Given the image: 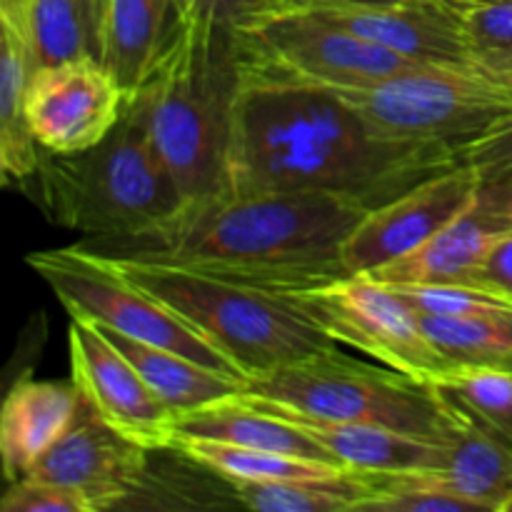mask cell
I'll use <instances>...</instances> for the list:
<instances>
[{
  "instance_id": "6da1fadb",
  "label": "cell",
  "mask_w": 512,
  "mask_h": 512,
  "mask_svg": "<svg viewBox=\"0 0 512 512\" xmlns=\"http://www.w3.org/2000/svg\"><path fill=\"white\" fill-rule=\"evenodd\" d=\"M460 163L448 150L385 138L338 90L245 63L228 193H318L375 210Z\"/></svg>"
},
{
  "instance_id": "7a4b0ae2",
  "label": "cell",
  "mask_w": 512,
  "mask_h": 512,
  "mask_svg": "<svg viewBox=\"0 0 512 512\" xmlns=\"http://www.w3.org/2000/svg\"><path fill=\"white\" fill-rule=\"evenodd\" d=\"M368 210L318 193H223L190 203L155 233L83 240L108 258L158 263L305 295L348 278L343 245Z\"/></svg>"
},
{
  "instance_id": "3957f363",
  "label": "cell",
  "mask_w": 512,
  "mask_h": 512,
  "mask_svg": "<svg viewBox=\"0 0 512 512\" xmlns=\"http://www.w3.org/2000/svg\"><path fill=\"white\" fill-rule=\"evenodd\" d=\"M240 30L183 20L140 95L150 140L185 203L228 193L235 103L245 80Z\"/></svg>"
},
{
  "instance_id": "277c9868",
  "label": "cell",
  "mask_w": 512,
  "mask_h": 512,
  "mask_svg": "<svg viewBox=\"0 0 512 512\" xmlns=\"http://www.w3.org/2000/svg\"><path fill=\"white\" fill-rule=\"evenodd\" d=\"M30 180L43 213L85 240L143 238L188 205L150 140L138 93L125 98L123 115L98 145L73 155L43 150Z\"/></svg>"
},
{
  "instance_id": "5b68a950",
  "label": "cell",
  "mask_w": 512,
  "mask_h": 512,
  "mask_svg": "<svg viewBox=\"0 0 512 512\" xmlns=\"http://www.w3.org/2000/svg\"><path fill=\"white\" fill-rule=\"evenodd\" d=\"M100 258L173 308L240 370L245 383L338 348L300 295L253 288L173 265Z\"/></svg>"
},
{
  "instance_id": "8992f818",
  "label": "cell",
  "mask_w": 512,
  "mask_h": 512,
  "mask_svg": "<svg viewBox=\"0 0 512 512\" xmlns=\"http://www.w3.org/2000/svg\"><path fill=\"white\" fill-rule=\"evenodd\" d=\"M245 390L318 418L383 425L433 443H443L453 403L435 385L365 363L340 348L248 380Z\"/></svg>"
},
{
  "instance_id": "52a82bcc",
  "label": "cell",
  "mask_w": 512,
  "mask_h": 512,
  "mask_svg": "<svg viewBox=\"0 0 512 512\" xmlns=\"http://www.w3.org/2000/svg\"><path fill=\"white\" fill-rule=\"evenodd\" d=\"M338 93L385 138L448 150L460 160L512 113L510 95L468 65H413Z\"/></svg>"
},
{
  "instance_id": "ba28073f",
  "label": "cell",
  "mask_w": 512,
  "mask_h": 512,
  "mask_svg": "<svg viewBox=\"0 0 512 512\" xmlns=\"http://www.w3.org/2000/svg\"><path fill=\"white\" fill-rule=\"evenodd\" d=\"M25 263L45 280L70 318H83L103 328L118 330L140 343L168 348L200 365L245 380L240 370L190 328L173 308L130 283L100 255L80 245L60 250H38Z\"/></svg>"
},
{
  "instance_id": "9c48e42d",
  "label": "cell",
  "mask_w": 512,
  "mask_h": 512,
  "mask_svg": "<svg viewBox=\"0 0 512 512\" xmlns=\"http://www.w3.org/2000/svg\"><path fill=\"white\" fill-rule=\"evenodd\" d=\"M248 65L330 90L365 88L408 70L413 60L330 23L313 10H280L243 33Z\"/></svg>"
},
{
  "instance_id": "30bf717a",
  "label": "cell",
  "mask_w": 512,
  "mask_h": 512,
  "mask_svg": "<svg viewBox=\"0 0 512 512\" xmlns=\"http://www.w3.org/2000/svg\"><path fill=\"white\" fill-rule=\"evenodd\" d=\"M300 298L335 343L360 350L395 373L438 388L455 370L428 338L418 313L390 285L348 275Z\"/></svg>"
},
{
  "instance_id": "8fae6325",
  "label": "cell",
  "mask_w": 512,
  "mask_h": 512,
  "mask_svg": "<svg viewBox=\"0 0 512 512\" xmlns=\"http://www.w3.org/2000/svg\"><path fill=\"white\" fill-rule=\"evenodd\" d=\"M480 173L460 163L368 210L343 245L348 275H373L433 243L478 193Z\"/></svg>"
},
{
  "instance_id": "7c38bea8",
  "label": "cell",
  "mask_w": 512,
  "mask_h": 512,
  "mask_svg": "<svg viewBox=\"0 0 512 512\" xmlns=\"http://www.w3.org/2000/svg\"><path fill=\"white\" fill-rule=\"evenodd\" d=\"M150 453L105 423L80 395L65 433L28 475L78 495L88 512L120 510L143 485Z\"/></svg>"
},
{
  "instance_id": "4fadbf2b",
  "label": "cell",
  "mask_w": 512,
  "mask_h": 512,
  "mask_svg": "<svg viewBox=\"0 0 512 512\" xmlns=\"http://www.w3.org/2000/svg\"><path fill=\"white\" fill-rule=\"evenodd\" d=\"M125 98L100 60H68L30 75L25 115L45 153L73 155L98 145L113 130Z\"/></svg>"
},
{
  "instance_id": "5bb4252c",
  "label": "cell",
  "mask_w": 512,
  "mask_h": 512,
  "mask_svg": "<svg viewBox=\"0 0 512 512\" xmlns=\"http://www.w3.org/2000/svg\"><path fill=\"white\" fill-rule=\"evenodd\" d=\"M70 378L100 418L148 450L175 440V415L90 320L70 318Z\"/></svg>"
},
{
  "instance_id": "9a60e30c",
  "label": "cell",
  "mask_w": 512,
  "mask_h": 512,
  "mask_svg": "<svg viewBox=\"0 0 512 512\" xmlns=\"http://www.w3.org/2000/svg\"><path fill=\"white\" fill-rule=\"evenodd\" d=\"M512 235V175L483 178L475 198L430 245L368 278L385 285L470 283L480 265Z\"/></svg>"
},
{
  "instance_id": "2e32d148",
  "label": "cell",
  "mask_w": 512,
  "mask_h": 512,
  "mask_svg": "<svg viewBox=\"0 0 512 512\" xmlns=\"http://www.w3.org/2000/svg\"><path fill=\"white\" fill-rule=\"evenodd\" d=\"M465 8L460 0H403L385 8L313 10L413 63L468 65Z\"/></svg>"
},
{
  "instance_id": "e0dca14e",
  "label": "cell",
  "mask_w": 512,
  "mask_h": 512,
  "mask_svg": "<svg viewBox=\"0 0 512 512\" xmlns=\"http://www.w3.org/2000/svg\"><path fill=\"white\" fill-rule=\"evenodd\" d=\"M240 398L278 418L288 420L295 428L308 433L333 463L355 473H410V470H435L443 460V445L433 440L415 438L383 425L343 423V420L318 418L298 408H288L275 400L240 390Z\"/></svg>"
},
{
  "instance_id": "ac0fdd59",
  "label": "cell",
  "mask_w": 512,
  "mask_h": 512,
  "mask_svg": "<svg viewBox=\"0 0 512 512\" xmlns=\"http://www.w3.org/2000/svg\"><path fill=\"white\" fill-rule=\"evenodd\" d=\"M453 400V398H450ZM440 468L430 478L448 493L473 503L478 510L510 512L512 505V443L473 413L450 403L448 430L443 435Z\"/></svg>"
},
{
  "instance_id": "d6986e66",
  "label": "cell",
  "mask_w": 512,
  "mask_h": 512,
  "mask_svg": "<svg viewBox=\"0 0 512 512\" xmlns=\"http://www.w3.org/2000/svg\"><path fill=\"white\" fill-rule=\"evenodd\" d=\"M78 400L80 390L73 378H20L10 388L0 413V458L8 483L25 478L65 433Z\"/></svg>"
},
{
  "instance_id": "ffe728a7",
  "label": "cell",
  "mask_w": 512,
  "mask_h": 512,
  "mask_svg": "<svg viewBox=\"0 0 512 512\" xmlns=\"http://www.w3.org/2000/svg\"><path fill=\"white\" fill-rule=\"evenodd\" d=\"M180 25L175 0H108L103 65L125 95L148 83Z\"/></svg>"
},
{
  "instance_id": "44dd1931",
  "label": "cell",
  "mask_w": 512,
  "mask_h": 512,
  "mask_svg": "<svg viewBox=\"0 0 512 512\" xmlns=\"http://www.w3.org/2000/svg\"><path fill=\"white\" fill-rule=\"evenodd\" d=\"M175 438L218 440V443L243 445V448L253 450H273V453L333 463L308 433L295 428L288 420L248 403L245 398H240V393L228 400H220V403L178 415Z\"/></svg>"
},
{
  "instance_id": "7402d4cb",
  "label": "cell",
  "mask_w": 512,
  "mask_h": 512,
  "mask_svg": "<svg viewBox=\"0 0 512 512\" xmlns=\"http://www.w3.org/2000/svg\"><path fill=\"white\" fill-rule=\"evenodd\" d=\"M98 328L133 363L140 378L173 410L175 418L190 413V410L233 398V395H238L245 388V380L220 373V370L208 368V365L195 363V360L173 353V350L140 343V340L128 338V335L118 333V330L103 328V325H98Z\"/></svg>"
},
{
  "instance_id": "603a6c76",
  "label": "cell",
  "mask_w": 512,
  "mask_h": 512,
  "mask_svg": "<svg viewBox=\"0 0 512 512\" xmlns=\"http://www.w3.org/2000/svg\"><path fill=\"white\" fill-rule=\"evenodd\" d=\"M108 0H30L23 35L30 70L68 60L103 63Z\"/></svg>"
},
{
  "instance_id": "cb8c5ba5",
  "label": "cell",
  "mask_w": 512,
  "mask_h": 512,
  "mask_svg": "<svg viewBox=\"0 0 512 512\" xmlns=\"http://www.w3.org/2000/svg\"><path fill=\"white\" fill-rule=\"evenodd\" d=\"M3 28L0 58V175L3 183H25L40 168L43 148L25 115V93L30 83V53L25 35L13 25Z\"/></svg>"
},
{
  "instance_id": "d4e9b609",
  "label": "cell",
  "mask_w": 512,
  "mask_h": 512,
  "mask_svg": "<svg viewBox=\"0 0 512 512\" xmlns=\"http://www.w3.org/2000/svg\"><path fill=\"white\" fill-rule=\"evenodd\" d=\"M418 318L435 348L455 370L512 373V308L465 318Z\"/></svg>"
},
{
  "instance_id": "484cf974",
  "label": "cell",
  "mask_w": 512,
  "mask_h": 512,
  "mask_svg": "<svg viewBox=\"0 0 512 512\" xmlns=\"http://www.w3.org/2000/svg\"><path fill=\"white\" fill-rule=\"evenodd\" d=\"M240 508L255 512H345L360 510L373 488L365 473L348 470L320 480H273L248 483L228 480Z\"/></svg>"
},
{
  "instance_id": "4316f807",
  "label": "cell",
  "mask_w": 512,
  "mask_h": 512,
  "mask_svg": "<svg viewBox=\"0 0 512 512\" xmlns=\"http://www.w3.org/2000/svg\"><path fill=\"white\" fill-rule=\"evenodd\" d=\"M170 448L180 450L225 480L273 483V480H320L348 473L343 465L325 463V460L298 458V455L273 453V450H253L205 438H175Z\"/></svg>"
},
{
  "instance_id": "83f0119b",
  "label": "cell",
  "mask_w": 512,
  "mask_h": 512,
  "mask_svg": "<svg viewBox=\"0 0 512 512\" xmlns=\"http://www.w3.org/2000/svg\"><path fill=\"white\" fill-rule=\"evenodd\" d=\"M470 68L512 98V0L465 8Z\"/></svg>"
},
{
  "instance_id": "f1b7e54d",
  "label": "cell",
  "mask_w": 512,
  "mask_h": 512,
  "mask_svg": "<svg viewBox=\"0 0 512 512\" xmlns=\"http://www.w3.org/2000/svg\"><path fill=\"white\" fill-rule=\"evenodd\" d=\"M438 388L512 443V373L458 368Z\"/></svg>"
},
{
  "instance_id": "f546056e",
  "label": "cell",
  "mask_w": 512,
  "mask_h": 512,
  "mask_svg": "<svg viewBox=\"0 0 512 512\" xmlns=\"http://www.w3.org/2000/svg\"><path fill=\"white\" fill-rule=\"evenodd\" d=\"M418 315L433 318H465L512 308L505 298L475 283H408L390 285Z\"/></svg>"
},
{
  "instance_id": "4dcf8cb0",
  "label": "cell",
  "mask_w": 512,
  "mask_h": 512,
  "mask_svg": "<svg viewBox=\"0 0 512 512\" xmlns=\"http://www.w3.org/2000/svg\"><path fill=\"white\" fill-rule=\"evenodd\" d=\"M175 3L183 13V20L228 25L240 33L283 10L280 0H175Z\"/></svg>"
},
{
  "instance_id": "1f68e13d",
  "label": "cell",
  "mask_w": 512,
  "mask_h": 512,
  "mask_svg": "<svg viewBox=\"0 0 512 512\" xmlns=\"http://www.w3.org/2000/svg\"><path fill=\"white\" fill-rule=\"evenodd\" d=\"M0 510L3 512H88L83 500L78 495L68 493L65 488L48 483V480L25 478L10 483L5 490L3 500H0Z\"/></svg>"
},
{
  "instance_id": "d6a6232c",
  "label": "cell",
  "mask_w": 512,
  "mask_h": 512,
  "mask_svg": "<svg viewBox=\"0 0 512 512\" xmlns=\"http://www.w3.org/2000/svg\"><path fill=\"white\" fill-rule=\"evenodd\" d=\"M463 163L478 170L480 178L512 175V113L465 153Z\"/></svg>"
},
{
  "instance_id": "836d02e7",
  "label": "cell",
  "mask_w": 512,
  "mask_h": 512,
  "mask_svg": "<svg viewBox=\"0 0 512 512\" xmlns=\"http://www.w3.org/2000/svg\"><path fill=\"white\" fill-rule=\"evenodd\" d=\"M470 283L483 285L512 303V235L490 253V258L480 265Z\"/></svg>"
},
{
  "instance_id": "e575fe53",
  "label": "cell",
  "mask_w": 512,
  "mask_h": 512,
  "mask_svg": "<svg viewBox=\"0 0 512 512\" xmlns=\"http://www.w3.org/2000/svg\"><path fill=\"white\" fill-rule=\"evenodd\" d=\"M403 0H280L283 10H350V8H385Z\"/></svg>"
},
{
  "instance_id": "d590c367",
  "label": "cell",
  "mask_w": 512,
  "mask_h": 512,
  "mask_svg": "<svg viewBox=\"0 0 512 512\" xmlns=\"http://www.w3.org/2000/svg\"><path fill=\"white\" fill-rule=\"evenodd\" d=\"M30 0H0V23L13 25L23 33L25 13H28Z\"/></svg>"
},
{
  "instance_id": "8d00e7d4",
  "label": "cell",
  "mask_w": 512,
  "mask_h": 512,
  "mask_svg": "<svg viewBox=\"0 0 512 512\" xmlns=\"http://www.w3.org/2000/svg\"><path fill=\"white\" fill-rule=\"evenodd\" d=\"M465 5H490V3H505V0H460Z\"/></svg>"
}]
</instances>
